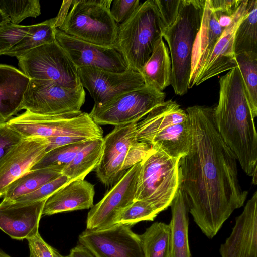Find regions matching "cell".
Here are the masks:
<instances>
[{
    "label": "cell",
    "mask_w": 257,
    "mask_h": 257,
    "mask_svg": "<svg viewBox=\"0 0 257 257\" xmlns=\"http://www.w3.org/2000/svg\"><path fill=\"white\" fill-rule=\"evenodd\" d=\"M85 95L83 87L70 88L52 81L30 79L22 110L42 115L77 113L81 111Z\"/></svg>",
    "instance_id": "30bf717a"
},
{
    "label": "cell",
    "mask_w": 257,
    "mask_h": 257,
    "mask_svg": "<svg viewBox=\"0 0 257 257\" xmlns=\"http://www.w3.org/2000/svg\"><path fill=\"white\" fill-rule=\"evenodd\" d=\"M179 160L151 146L140 162L135 200L148 203L158 213L170 206L180 186Z\"/></svg>",
    "instance_id": "5b68a950"
},
{
    "label": "cell",
    "mask_w": 257,
    "mask_h": 257,
    "mask_svg": "<svg viewBox=\"0 0 257 257\" xmlns=\"http://www.w3.org/2000/svg\"><path fill=\"white\" fill-rule=\"evenodd\" d=\"M0 257H11L2 250L0 249Z\"/></svg>",
    "instance_id": "681fc988"
},
{
    "label": "cell",
    "mask_w": 257,
    "mask_h": 257,
    "mask_svg": "<svg viewBox=\"0 0 257 257\" xmlns=\"http://www.w3.org/2000/svg\"><path fill=\"white\" fill-rule=\"evenodd\" d=\"M27 240L30 251L29 257H64L46 243L39 232Z\"/></svg>",
    "instance_id": "60d3db41"
},
{
    "label": "cell",
    "mask_w": 257,
    "mask_h": 257,
    "mask_svg": "<svg viewBox=\"0 0 257 257\" xmlns=\"http://www.w3.org/2000/svg\"><path fill=\"white\" fill-rule=\"evenodd\" d=\"M224 30L218 23L210 1L205 0L200 27L193 47L189 89L195 86Z\"/></svg>",
    "instance_id": "ffe728a7"
},
{
    "label": "cell",
    "mask_w": 257,
    "mask_h": 257,
    "mask_svg": "<svg viewBox=\"0 0 257 257\" xmlns=\"http://www.w3.org/2000/svg\"><path fill=\"white\" fill-rule=\"evenodd\" d=\"M189 118L186 110L174 101L169 100L137 123L138 141L147 143L156 134L166 127L182 123Z\"/></svg>",
    "instance_id": "603a6c76"
},
{
    "label": "cell",
    "mask_w": 257,
    "mask_h": 257,
    "mask_svg": "<svg viewBox=\"0 0 257 257\" xmlns=\"http://www.w3.org/2000/svg\"><path fill=\"white\" fill-rule=\"evenodd\" d=\"M155 2L162 23L164 33L177 19L183 0H155Z\"/></svg>",
    "instance_id": "f35d334b"
},
{
    "label": "cell",
    "mask_w": 257,
    "mask_h": 257,
    "mask_svg": "<svg viewBox=\"0 0 257 257\" xmlns=\"http://www.w3.org/2000/svg\"><path fill=\"white\" fill-rule=\"evenodd\" d=\"M72 1H63L58 15L55 18V27L57 29L67 15Z\"/></svg>",
    "instance_id": "f6af8a7d"
},
{
    "label": "cell",
    "mask_w": 257,
    "mask_h": 257,
    "mask_svg": "<svg viewBox=\"0 0 257 257\" xmlns=\"http://www.w3.org/2000/svg\"><path fill=\"white\" fill-rule=\"evenodd\" d=\"M103 138L89 140L62 170V174L70 180L84 179L98 166L102 155Z\"/></svg>",
    "instance_id": "4316f807"
},
{
    "label": "cell",
    "mask_w": 257,
    "mask_h": 257,
    "mask_svg": "<svg viewBox=\"0 0 257 257\" xmlns=\"http://www.w3.org/2000/svg\"><path fill=\"white\" fill-rule=\"evenodd\" d=\"M214 11H220L233 16L242 0H209Z\"/></svg>",
    "instance_id": "ee69618b"
},
{
    "label": "cell",
    "mask_w": 257,
    "mask_h": 257,
    "mask_svg": "<svg viewBox=\"0 0 257 257\" xmlns=\"http://www.w3.org/2000/svg\"><path fill=\"white\" fill-rule=\"evenodd\" d=\"M214 118L218 132L243 171L257 179V133L242 78L237 67L220 77Z\"/></svg>",
    "instance_id": "7a4b0ae2"
},
{
    "label": "cell",
    "mask_w": 257,
    "mask_h": 257,
    "mask_svg": "<svg viewBox=\"0 0 257 257\" xmlns=\"http://www.w3.org/2000/svg\"><path fill=\"white\" fill-rule=\"evenodd\" d=\"M71 181L62 174L45 183L35 191L13 201L17 202L31 203L47 199L57 190Z\"/></svg>",
    "instance_id": "8d00e7d4"
},
{
    "label": "cell",
    "mask_w": 257,
    "mask_h": 257,
    "mask_svg": "<svg viewBox=\"0 0 257 257\" xmlns=\"http://www.w3.org/2000/svg\"><path fill=\"white\" fill-rule=\"evenodd\" d=\"M94 195V187L91 183L84 179L72 181L47 199L42 215L91 208Z\"/></svg>",
    "instance_id": "44dd1931"
},
{
    "label": "cell",
    "mask_w": 257,
    "mask_h": 257,
    "mask_svg": "<svg viewBox=\"0 0 257 257\" xmlns=\"http://www.w3.org/2000/svg\"><path fill=\"white\" fill-rule=\"evenodd\" d=\"M0 11L11 23L19 25L28 17L39 16L41 5L39 0H0Z\"/></svg>",
    "instance_id": "836d02e7"
},
{
    "label": "cell",
    "mask_w": 257,
    "mask_h": 257,
    "mask_svg": "<svg viewBox=\"0 0 257 257\" xmlns=\"http://www.w3.org/2000/svg\"><path fill=\"white\" fill-rule=\"evenodd\" d=\"M46 138H25L0 162V198L8 186L31 169L45 155Z\"/></svg>",
    "instance_id": "ac0fdd59"
},
{
    "label": "cell",
    "mask_w": 257,
    "mask_h": 257,
    "mask_svg": "<svg viewBox=\"0 0 257 257\" xmlns=\"http://www.w3.org/2000/svg\"><path fill=\"white\" fill-rule=\"evenodd\" d=\"M25 138L7 122L0 121V162Z\"/></svg>",
    "instance_id": "74e56055"
},
{
    "label": "cell",
    "mask_w": 257,
    "mask_h": 257,
    "mask_svg": "<svg viewBox=\"0 0 257 257\" xmlns=\"http://www.w3.org/2000/svg\"><path fill=\"white\" fill-rule=\"evenodd\" d=\"M16 58L20 70L30 79L52 81L70 88L83 87L77 68L56 41Z\"/></svg>",
    "instance_id": "ba28073f"
},
{
    "label": "cell",
    "mask_w": 257,
    "mask_h": 257,
    "mask_svg": "<svg viewBox=\"0 0 257 257\" xmlns=\"http://www.w3.org/2000/svg\"><path fill=\"white\" fill-rule=\"evenodd\" d=\"M151 148L150 145L147 143L135 142L127 152L122 166L123 173L135 164L141 162L146 157Z\"/></svg>",
    "instance_id": "b9f144b4"
},
{
    "label": "cell",
    "mask_w": 257,
    "mask_h": 257,
    "mask_svg": "<svg viewBox=\"0 0 257 257\" xmlns=\"http://www.w3.org/2000/svg\"><path fill=\"white\" fill-rule=\"evenodd\" d=\"M234 53H257V0H248L247 14L238 27Z\"/></svg>",
    "instance_id": "4dcf8cb0"
},
{
    "label": "cell",
    "mask_w": 257,
    "mask_h": 257,
    "mask_svg": "<svg viewBox=\"0 0 257 257\" xmlns=\"http://www.w3.org/2000/svg\"><path fill=\"white\" fill-rule=\"evenodd\" d=\"M112 0H74L57 28L80 40L114 47L118 25L110 13Z\"/></svg>",
    "instance_id": "8992f818"
},
{
    "label": "cell",
    "mask_w": 257,
    "mask_h": 257,
    "mask_svg": "<svg viewBox=\"0 0 257 257\" xmlns=\"http://www.w3.org/2000/svg\"><path fill=\"white\" fill-rule=\"evenodd\" d=\"M170 206V257H191L188 240L189 210L180 187Z\"/></svg>",
    "instance_id": "cb8c5ba5"
},
{
    "label": "cell",
    "mask_w": 257,
    "mask_h": 257,
    "mask_svg": "<svg viewBox=\"0 0 257 257\" xmlns=\"http://www.w3.org/2000/svg\"><path fill=\"white\" fill-rule=\"evenodd\" d=\"M64 257H95L86 247L79 245L71 249L69 254Z\"/></svg>",
    "instance_id": "bcb514c9"
},
{
    "label": "cell",
    "mask_w": 257,
    "mask_h": 257,
    "mask_svg": "<svg viewBox=\"0 0 257 257\" xmlns=\"http://www.w3.org/2000/svg\"><path fill=\"white\" fill-rule=\"evenodd\" d=\"M158 212L148 203L142 200H134L117 216L114 224L132 227L143 221H153Z\"/></svg>",
    "instance_id": "e575fe53"
},
{
    "label": "cell",
    "mask_w": 257,
    "mask_h": 257,
    "mask_svg": "<svg viewBox=\"0 0 257 257\" xmlns=\"http://www.w3.org/2000/svg\"><path fill=\"white\" fill-rule=\"evenodd\" d=\"M31 203L3 200L0 203V229L14 239H27L39 232L46 200Z\"/></svg>",
    "instance_id": "2e32d148"
},
{
    "label": "cell",
    "mask_w": 257,
    "mask_h": 257,
    "mask_svg": "<svg viewBox=\"0 0 257 257\" xmlns=\"http://www.w3.org/2000/svg\"><path fill=\"white\" fill-rule=\"evenodd\" d=\"M214 111V107L201 105L186 109L192 138L179 161L180 187L189 212L210 239L244 205L248 194L238 180L237 159L218 131Z\"/></svg>",
    "instance_id": "6da1fadb"
},
{
    "label": "cell",
    "mask_w": 257,
    "mask_h": 257,
    "mask_svg": "<svg viewBox=\"0 0 257 257\" xmlns=\"http://www.w3.org/2000/svg\"><path fill=\"white\" fill-rule=\"evenodd\" d=\"M61 174L60 172L52 168L30 170L8 186L3 199L14 201L35 191Z\"/></svg>",
    "instance_id": "83f0119b"
},
{
    "label": "cell",
    "mask_w": 257,
    "mask_h": 257,
    "mask_svg": "<svg viewBox=\"0 0 257 257\" xmlns=\"http://www.w3.org/2000/svg\"><path fill=\"white\" fill-rule=\"evenodd\" d=\"M220 26L224 29L226 28L231 23L233 16H230L227 13L220 11H214Z\"/></svg>",
    "instance_id": "7dc6e473"
},
{
    "label": "cell",
    "mask_w": 257,
    "mask_h": 257,
    "mask_svg": "<svg viewBox=\"0 0 257 257\" xmlns=\"http://www.w3.org/2000/svg\"><path fill=\"white\" fill-rule=\"evenodd\" d=\"M141 3L139 0L112 1L110 11L115 22L119 25L125 22Z\"/></svg>",
    "instance_id": "ab89813d"
},
{
    "label": "cell",
    "mask_w": 257,
    "mask_h": 257,
    "mask_svg": "<svg viewBox=\"0 0 257 257\" xmlns=\"http://www.w3.org/2000/svg\"><path fill=\"white\" fill-rule=\"evenodd\" d=\"M163 28L155 0L141 3L132 15L118 25L115 48L121 54L127 67L140 73Z\"/></svg>",
    "instance_id": "277c9868"
},
{
    "label": "cell",
    "mask_w": 257,
    "mask_h": 257,
    "mask_svg": "<svg viewBox=\"0 0 257 257\" xmlns=\"http://www.w3.org/2000/svg\"><path fill=\"white\" fill-rule=\"evenodd\" d=\"M140 73L145 85L158 91H163L171 84V61L163 37L156 42L150 58Z\"/></svg>",
    "instance_id": "d4e9b609"
},
{
    "label": "cell",
    "mask_w": 257,
    "mask_h": 257,
    "mask_svg": "<svg viewBox=\"0 0 257 257\" xmlns=\"http://www.w3.org/2000/svg\"><path fill=\"white\" fill-rule=\"evenodd\" d=\"M55 40L77 69L89 67L122 72L128 68L122 55L114 47L86 42L58 29L55 31Z\"/></svg>",
    "instance_id": "5bb4252c"
},
{
    "label": "cell",
    "mask_w": 257,
    "mask_h": 257,
    "mask_svg": "<svg viewBox=\"0 0 257 257\" xmlns=\"http://www.w3.org/2000/svg\"><path fill=\"white\" fill-rule=\"evenodd\" d=\"M30 26L14 24L10 22L0 25V55H5L27 34Z\"/></svg>",
    "instance_id": "d590c367"
},
{
    "label": "cell",
    "mask_w": 257,
    "mask_h": 257,
    "mask_svg": "<svg viewBox=\"0 0 257 257\" xmlns=\"http://www.w3.org/2000/svg\"><path fill=\"white\" fill-rule=\"evenodd\" d=\"M137 123L115 126L103 138L102 153L96 170L98 179L112 187L124 174L122 166L131 146L137 141Z\"/></svg>",
    "instance_id": "9a60e30c"
},
{
    "label": "cell",
    "mask_w": 257,
    "mask_h": 257,
    "mask_svg": "<svg viewBox=\"0 0 257 257\" xmlns=\"http://www.w3.org/2000/svg\"><path fill=\"white\" fill-rule=\"evenodd\" d=\"M77 71L81 85L94 100V107L145 85L141 73L129 68L122 72L89 67L79 68Z\"/></svg>",
    "instance_id": "8fae6325"
},
{
    "label": "cell",
    "mask_w": 257,
    "mask_h": 257,
    "mask_svg": "<svg viewBox=\"0 0 257 257\" xmlns=\"http://www.w3.org/2000/svg\"><path fill=\"white\" fill-rule=\"evenodd\" d=\"M55 18L30 25L25 37L5 55L18 57L29 50L56 41Z\"/></svg>",
    "instance_id": "f1b7e54d"
},
{
    "label": "cell",
    "mask_w": 257,
    "mask_h": 257,
    "mask_svg": "<svg viewBox=\"0 0 257 257\" xmlns=\"http://www.w3.org/2000/svg\"><path fill=\"white\" fill-rule=\"evenodd\" d=\"M248 0H242L231 23L223 31L195 83L198 86L206 80L238 67L234 53L236 31L248 11Z\"/></svg>",
    "instance_id": "d6986e66"
},
{
    "label": "cell",
    "mask_w": 257,
    "mask_h": 257,
    "mask_svg": "<svg viewBox=\"0 0 257 257\" xmlns=\"http://www.w3.org/2000/svg\"><path fill=\"white\" fill-rule=\"evenodd\" d=\"M139 236L144 257H170L169 224L155 222Z\"/></svg>",
    "instance_id": "f546056e"
},
{
    "label": "cell",
    "mask_w": 257,
    "mask_h": 257,
    "mask_svg": "<svg viewBox=\"0 0 257 257\" xmlns=\"http://www.w3.org/2000/svg\"><path fill=\"white\" fill-rule=\"evenodd\" d=\"M7 122L25 138H48L62 136L89 140L103 138L102 128L94 121L89 113L82 111L59 115H42L26 110Z\"/></svg>",
    "instance_id": "52a82bcc"
},
{
    "label": "cell",
    "mask_w": 257,
    "mask_h": 257,
    "mask_svg": "<svg viewBox=\"0 0 257 257\" xmlns=\"http://www.w3.org/2000/svg\"><path fill=\"white\" fill-rule=\"evenodd\" d=\"M251 112L257 116V53L245 52L235 55Z\"/></svg>",
    "instance_id": "1f68e13d"
},
{
    "label": "cell",
    "mask_w": 257,
    "mask_h": 257,
    "mask_svg": "<svg viewBox=\"0 0 257 257\" xmlns=\"http://www.w3.org/2000/svg\"><path fill=\"white\" fill-rule=\"evenodd\" d=\"M89 141L60 147L47 152L30 170L52 168L60 172L62 174V170Z\"/></svg>",
    "instance_id": "d6a6232c"
},
{
    "label": "cell",
    "mask_w": 257,
    "mask_h": 257,
    "mask_svg": "<svg viewBox=\"0 0 257 257\" xmlns=\"http://www.w3.org/2000/svg\"><path fill=\"white\" fill-rule=\"evenodd\" d=\"M205 0H183L174 23L164 32L170 53L171 85L175 93L183 96L189 89L193 47L199 30Z\"/></svg>",
    "instance_id": "3957f363"
},
{
    "label": "cell",
    "mask_w": 257,
    "mask_h": 257,
    "mask_svg": "<svg viewBox=\"0 0 257 257\" xmlns=\"http://www.w3.org/2000/svg\"><path fill=\"white\" fill-rule=\"evenodd\" d=\"M46 139L47 140L46 153L60 147L90 140L84 138L66 136H57Z\"/></svg>",
    "instance_id": "7bdbcfd3"
},
{
    "label": "cell",
    "mask_w": 257,
    "mask_h": 257,
    "mask_svg": "<svg viewBox=\"0 0 257 257\" xmlns=\"http://www.w3.org/2000/svg\"><path fill=\"white\" fill-rule=\"evenodd\" d=\"M221 257H257V191L247 201L230 236L221 244Z\"/></svg>",
    "instance_id": "e0dca14e"
},
{
    "label": "cell",
    "mask_w": 257,
    "mask_h": 257,
    "mask_svg": "<svg viewBox=\"0 0 257 257\" xmlns=\"http://www.w3.org/2000/svg\"><path fill=\"white\" fill-rule=\"evenodd\" d=\"M192 126L189 118L185 121L169 125L154 135L147 143L168 156L180 158L189 148Z\"/></svg>",
    "instance_id": "484cf974"
},
{
    "label": "cell",
    "mask_w": 257,
    "mask_h": 257,
    "mask_svg": "<svg viewBox=\"0 0 257 257\" xmlns=\"http://www.w3.org/2000/svg\"><path fill=\"white\" fill-rule=\"evenodd\" d=\"M140 169V162L130 168L93 205L88 213L86 229L95 230L114 225L119 214L135 200Z\"/></svg>",
    "instance_id": "4fadbf2b"
},
{
    "label": "cell",
    "mask_w": 257,
    "mask_h": 257,
    "mask_svg": "<svg viewBox=\"0 0 257 257\" xmlns=\"http://www.w3.org/2000/svg\"><path fill=\"white\" fill-rule=\"evenodd\" d=\"M78 241L95 257H144L139 235L125 225L86 229L79 235Z\"/></svg>",
    "instance_id": "7c38bea8"
},
{
    "label": "cell",
    "mask_w": 257,
    "mask_h": 257,
    "mask_svg": "<svg viewBox=\"0 0 257 257\" xmlns=\"http://www.w3.org/2000/svg\"><path fill=\"white\" fill-rule=\"evenodd\" d=\"M166 94L146 85L123 93L99 107H93L89 115L100 125L114 126L137 123L162 105Z\"/></svg>",
    "instance_id": "9c48e42d"
},
{
    "label": "cell",
    "mask_w": 257,
    "mask_h": 257,
    "mask_svg": "<svg viewBox=\"0 0 257 257\" xmlns=\"http://www.w3.org/2000/svg\"><path fill=\"white\" fill-rule=\"evenodd\" d=\"M30 80L20 69L0 64V121H8L22 110Z\"/></svg>",
    "instance_id": "7402d4cb"
},
{
    "label": "cell",
    "mask_w": 257,
    "mask_h": 257,
    "mask_svg": "<svg viewBox=\"0 0 257 257\" xmlns=\"http://www.w3.org/2000/svg\"><path fill=\"white\" fill-rule=\"evenodd\" d=\"M10 22L9 19L0 11V25Z\"/></svg>",
    "instance_id": "c3c4849f"
}]
</instances>
